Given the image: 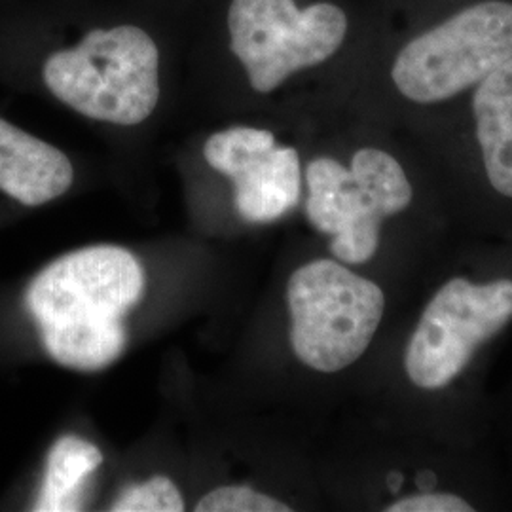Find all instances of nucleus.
I'll return each instance as SVG.
<instances>
[{
  "mask_svg": "<svg viewBox=\"0 0 512 512\" xmlns=\"http://www.w3.org/2000/svg\"><path fill=\"white\" fill-rule=\"evenodd\" d=\"M306 184L308 219L332 236V255L349 264L376 255L382 220L412 202L403 167L380 148H359L348 167L332 156H317L306 165Z\"/></svg>",
  "mask_w": 512,
  "mask_h": 512,
  "instance_id": "4",
  "label": "nucleus"
},
{
  "mask_svg": "<svg viewBox=\"0 0 512 512\" xmlns=\"http://www.w3.org/2000/svg\"><path fill=\"white\" fill-rule=\"evenodd\" d=\"M512 59V2H478L410 40L391 78L414 103L452 99Z\"/></svg>",
  "mask_w": 512,
  "mask_h": 512,
  "instance_id": "6",
  "label": "nucleus"
},
{
  "mask_svg": "<svg viewBox=\"0 0 512 512\" xmlns=\"http://www.w3.org/2000/svg\"><path fill=\"white\" fill-rule=\"evenodd\" d=\"M473 110L488 179L512 198V59L476 84Z\"/></svg>",
  "mask_w": 512,
  "mask_h": 512,
  "instance_id": "10",
  "label": "nucleus"
},
{
  "mask_svg": "<svg viewBox=\"0 0 512 512\" xmlns=\"http://www.w3.org/2000/svg\"><path fill=\"white\" fill-rule=\"evenodd\" d=\"M76 169L67 152L0 116V192L27 207L65 196Z\"/></svg>",
  "mask_w": 512,
  "mask_h": 512,
  "instance_id": "9",
  "label": "nucleus"
},
{
  "mask_svg": "<svg viewBox=\"0 0 512 512\" xmlns=\"http://www.w3.org/2000/svg\"><path fill=\"white\" fill-rule=\"evenodd\" d=\"M416 486H418L420 490L431 492V490H435V486H437V476L433 475L431 471L420 473V475L416 476Z\"/></svg>",
  "mask_w": 512,
  "mask_h": 512,
  "instance_id": "15",
  "label": "nucleus"
},
{
  "mask_svg": "<svg viewBox=\"0 0 512 512\" xmlns=\"http://www.w3.org/2000/svg\"><path fill=\"white\" fill-rule=\"evenodd\" d=\"M198 512H289L291 507L247 486H222L205 495Z\"/></svg>",
  "mask_w": 512,
  "mask_h": 512,
  "instance_id": "13",
  "label": "nucleus"
},
{
  "mask_svg": "<svg viewBox=\"0 0 512 512\" xmlns=\"http://www.w3.org/2000/svg\"><path fill=\"white\" fill-rule=\"evenodd\" d=\"M143 293L145 272L135 256L93 245L42 268L25 289V308L57 365L97 372L124 353V321Z\"/></svg>",
  "mask_w": 512,
  "mask_h": 512,
  "instance_id": "3",
  "label": "nucleus"
},
{
  "mask_svg": "<svg viewBox=\"0 0 512 512\" xmlns=\"http://www.w3.org/2000/svg\"><path fill=\"white\" fill-rule=\"evenodd\" d=\"M512 319V281L475 285L448 281L421 315L404 355L406 374L421 389H440L471 361L480 344Z\"/></svg>",
  "mask_w": 512,
  "mask_h": 512,
  "instance_id": "7",
  "label": "nucleus"
},
{
  "mask_svg": "<svg viewBox=\"0 0 512 512\" xmlns=\"http://www.w3.org/2000/svg\"><path fill=\"white\" fill-rule=\"evenodd\" d=\"M203 164L234 188V203L247 222H272L300 202L302 169L294 147L277 143L274 131L232 124L209 133Z\"/></svg>",
  "mask_w": 512,
  "mask_h": 512,
  "instance_id": "8",
  "label": "nucleus"
},
{
  "mask_svg": "<svg viewBox=\"0 0 512 512\" xmlns=\"http://www.w3.org/2000/svg\"><path fill=\"white\" fill-rule=\"evenodd\" d=\"M196 0H0V78L114 129L145 128L186 69Z\"/></svg>",
  "mask_w": 512,
  "mask_h": 512,
  "instance_id": "1",
  "label": "nucleus"
},
{
  "mask_svg": "<svg viewBox=\"0 0 512 512\" xmlns=\"http://www.w3.org/2000/svg\"><path fill=\"white\" fill-rule=\"evenodd\" d=\"M387 512H471L473 507L461 499L458 495L452 494H433V492H423V494L410 495L391 503Z\"/></svg>",
  "mask_w": 512,
  "mask_h": 512,
  "instance_id": "14",
  "label": "nucleus"
},
{
  "mask_svg": "<svg viewBox=\"0 0 512 512\" xmlns=\"http://www.w3.org/2000/svg\"><path fill=\"white\" fill-rule=\"evenodd\" d=\"M294 355L317 372L353 365L384 317L382 289L334 260H313L289 279Z\"/></svg>",
  "mask_w": 512,
  "mask_h": 512,
  "instance_id": "5",
  "label": "nucleus"
},
{
  "mask_svg": "<svg viewBox=\"0 0 512 512\" xmlns=\"http://www.w3.org/2000/svg\"><path fill=\"white\" fill-rule=\"evenodd\" d=\"M351 31L338 0H196L186 69L219 92L260 99L330 65Z\"/></svg>",
  "mask_w": 512,
  "mask_h": 512,
  "instance_id": "2",
  "label": "nucleus"
},
{
  "mask_svg": "<svg viewBox=\"0 0 512 512\" xmlns=\"http://www.w3.org/2000/svg\"><path fill=\"white\" fill-rule=\"evenodd\" d=\"M103 454L92 442L76 435H65L54 442L46 459L35 511H80L84 482L101 467Z\"/></svg>",
  "mask_w": 512,
  "mask_h": 512,
  "instance_id": "11",
  "label": "nucleus"
},
{
  "mask_svg": "<svg viewBox=\"0 0 512 512\" xmlns=\"http://www.w3.org/2000/svg\"><path fill=\"white\" fill-rule=\"evenodd\" d=\"M110 511L114 512H181L184 499L179 488L167 476H152L145 484L129 486L118 495Z\"/></svg>",
  "mask_w": 512,
  "mask_h": 512,
  "instance_id": "12",
  "label": "nucleus"
},
{
  "mask_svg": "<svg viewBox=\"0 0 512 512\" xmlns=\"http://www.w3.org/2000/svg\"><path fill=\"white\" fill-rule=\"evenodd\" d=\"M403 475L401 473H391V475L387 476V486H389V490L391 492H399L401 490V486H403Z\"/></svg>",
  "mask_w": 512,
  "mask_h": 512,
  "instance_id": "16",
  "label": "nucleus"
}]
</instances>
